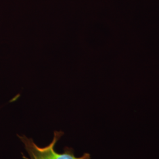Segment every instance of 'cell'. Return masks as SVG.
<instances>
[{
    "label": "cell",
    "instance_id": "cell-1",
    "mask_svg": "<svg viewBox=\"0 0 159 159\" xmlns=\"http://www.w3.org/2000/svg\"><path fill=\"white\" fill-rule=\"evenodd\" d=\"M64 133L62 131H54V136L51 142L47 146L41 148L35 144L32 139L24 135H18L27 152L30 158L25 159H90V154L84 153L77 157L75 156L73 148L66 147L62 153H58L55 150L57 142L63 136Z\"/></svg>",
    "mask_w": 159,
    "mask_h": 159
}]
</instances>
